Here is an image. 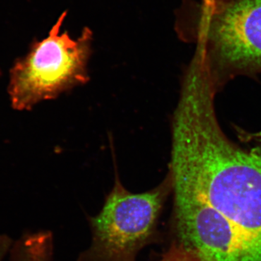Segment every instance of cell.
I'll return each instance as SVG.
<instances>
[{
  "instance_id": "1",
  "label": "cell",
  "mask_w": 261,
  "mask_h": 261,
  "mask_svg": "<svg viewBox=\"0 0 261 261\" xmlns=\"http://www.w3.org/2000/svg\"><path fill=\"white\" fill-rule=\"evenodd\" d=\"M216 89L210 67L195 53L173 112L168 175L172 190L219 211L261 254V151L225 135L215 111Z\"/></svg>"
},
{
  "instance_id": "2",
  "label": "cell",
  "mask_w": 261,
  "mask_h": 261,
  "mask_svg": "<svg viewBox=\"0 0 261 261\" xmlns=\"http://www.w3.org/2000/svg\"><path fill=\"white\" fill-rule=\"evenodd\" d=\"M65 15L60 17L48 37L34 43L12 68L8 92L14 109L29 111L39 102L88 83L92 33L85 29L77 39L66 32L61 34Z\"/></svg>"
},
{
  "instance_id": "3",
  "label": "cell",
  "mask_w": 261,
  "mask_h": 261,
  "mask_svg": "<svg viewBox=\"0 0 261 261\" xmlns=\"http://www.w3.org/2000/svg\"><path fill=\"white\" fill-rule=\"evenodd\" d=\"M172 192L170 176L149 191L132 193L116 175L102 210L89 217L92 241L78 261H136L157 234L161 211Z\"/></svg>"
},
{
  "instance_id": "4",
  "label": "cell",
  "mask_w": 261,
  "mask_h": 261,
  "mask_svg": "<svg viewBox=\"0 0 261 261\" xmlns=\"http://www.w3.org/2000/svg\"><path fill=\"white\" fill-rule=\"evenodd\" d=\"M197 47L218 87L221 79L261 72V0L203 2Z\"/></svg>"
},
{
  "instance_id": "5",
  "label": "cell",
  "mask_w": 261,
  "mask_h": 261,
  "mask_svg": "<svg viewBox=\"0 0 261 261\" xmlns=\"http://www.w3.org/2000/svg\"><path fill=\"white\" fill-rule=\"evenodd\" d=\"M177 241L202 261H261L238 228L219 211L186 192L172 190Z\"/></svg>"
},
{
  "instance_id": "6",
  "label": "cell",
  "mask_w": 261,
  "mask_h": 261,
  "mask_svg": "<svg viewBox=\"0 0 261 261\" xmlns=\"http://www.w3.org/2000/svg\"><path fill=\"white\" fill-rule=\"evenodd\" d=\"M10 261H53V238L49 231L29 233L13 243Z\"/></svg>"
},
{
  "instance_id": "7",
  "label": "cell",
  "mask_w": 261,
  "mask_h": 261,
  "mask_svg": "<svg viewBox=\"0 0 261 261\" xmlns=\"http://www.w3.org/2000/svg\"><path fill=\"white\" fill-rule=\"evenodd\" d=\"M158 261H202L195 254L174 240L167 251Z\"/></svg>"
},
{
  "instance_id": "8",
  "label": "cell",
  "mask_w": 261,
  "mask_h": 261,
  "mask_svg": "<svg viewBox=\"0 0 261 261\" xmlns=\"http://www.w3.org/2000/svg\"><path fill=\"white\" fill-rule=\"evenodd\" d=\"M10 244L5 239H0V261H3L5 255L9 252Z\"/></svg>"
},
{
  "instance_id": "9",
  "label": "cell",
  "mask_w": 261,
  "mask_h": 261,
  "mask_svg": "<svg viewBox=\"0 0 261 261\" xmlns=\"http://www.w3.org/2000/svg\"><path fill=\"white\" fill-rule=\"evenodd\" d=\"M226 1L228 0H203V2L207 3H221Z\"/></svg>"
}]
</instances>
